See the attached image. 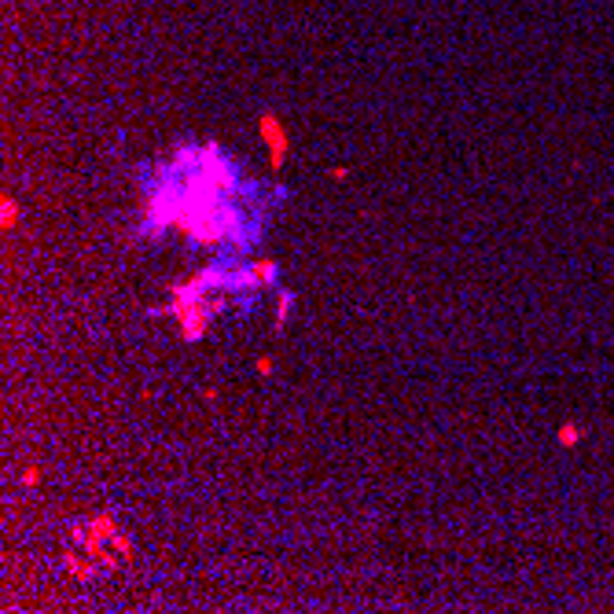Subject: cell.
Returning <instances> with one entry per match:
<instances>
[{"label": "cell", "instance_id": "obj_1", "mask_svg": "<svg viewBox=\"0 0 614 614\" xmlns=\"http://www.w3.org/2000/svg\"><path fill=\"white\" fill-rule=\"evenodd\" d=\"M257 129H262V140L269 143V151H272V166H283V158H287V133H283V125L272 118V115H262L257 118Z\"/></svg>", "mask_w": 614, "mask_h": 614}, {"label": "cell", "instance_id": "obj_2", "mask_svg": "<svg viewBox=\"0 0 614 614\" xmlns=\"http://www.w3.org/2000/svg\"><path fill=\"white\" fill-rule=\"evenodd\" d=\"M250 269L257 272V280H262V287H272V283L280 280V265L272 262V257H257V262H254Z\"/></svg>", "mask_w": 614, "mask_h": 614}, {"label": "cell", "instance_id": "obj_3", "mask_svg": "<svg viewBox=\"0 0 614 614\" xmlns=\"http://www.w3.org/2000/svg\"><path fill=\"white\" fill-rule=\"evenodd\" d=\"M290 309H295V290H280V313H276V328L287 324Z\"/></svg>", "mask_w": 614, "mask_h": 614}, {"label": "cell", "instance_id": "obj_4", "mask_svg": "<svg viewBox=\"0 0 614 614\" xmlns=\"http://www.w3.org/2000/svg\"><path fill=\"white\" fill-rule=\"evenodd\" d=\"M67 570H70L74 577H89V574H92L89 563H85V559H77L74 552H67Z\"/></svg>", "mask_w": 614, "mask_h": 614}, {"label": "cell", "instance_id": "obj_5", "mask_svg": "<svg viewBox=\"0 0 614 614\" xmlns=\"http://www.w3.org/2000/svg\"><path fill=\"white\" fill-rule=\"evenodd\" d=\"M19 482H23L26 490H34L37 482H41V467H26V471H23V478H19Z\"/></svg>", "mask_w": 614, "mask_h": 614}, {"label": "cell", "instance_id": "obj_6", "mask_svg": "<svg viewBox=\"0 0 614 614\" xmlns=\"http://www.w3.org/2000/svg\"><path fill=\"white\" fill-rule=\"evenodd\" d=\"M15 217H19V206H15V203L8 199V203H4V229H11Z\"/></svg>", "mask_w": 614, "mask_h": 614}, {"label": "cell", "instance_id": "obj_7", "mask_svg": "<svg viewBox=\"0 0 614 614\" xmlns=\"http://www.w3.org/2000/svg\"><path fill=\"white\" fill-rule=\"evenodd\" d=\"M559 442H563V445H574V442H577V427H563V430H559Z\"/></svg>", "mask_w": 614, "mask_h": 614}, {"label": "cell", "instance_id": "obj_8", "mask_svg": "<svg viewBox=\"0 0 614 614\" xmlns=\"http://www.w3.org/2000/svg\"><path fill=\"white\" fill-rule=\"evenodd\" d=\"M257 376H272V361L269 357H257Z\"/></svg>", "mask_w": 614, "mask_h": 614}]
</instances>
